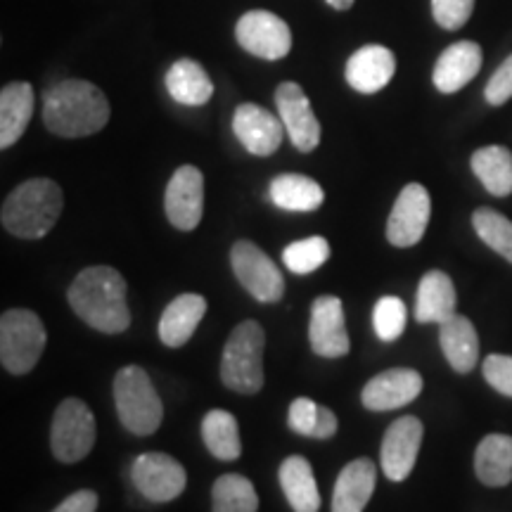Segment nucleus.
I'll return each mask as SVG.
<instances>
[{
  "label": "nucleus",
  "mask_w": 512,
  "mask_h": 512,
  "mask_svg": "<svg viewBox=\"0 0 512 512\" xmlns=\"http://www.w3.org/2000/svg\"><path fill=\"white\" fill-rule=\"evenodd\" d=\"M67 302L88 328L121 335L131 328V309L126 304V280L112 266L83 268L67 290Z\"/></svg>",
  "instance_id": "obj_1"
},
{
  "label": "nucleus",
  "mask_w": 512,
  "mask_h": 512,
  "mask_svg": "<svg viewBox=\"0 0 512 512\" xmlns=\"http://www.w3.org/2000/svg\"><path fill=\"white\" fill-rule=\"evenodd\" d=\"M472 174L494 197L512 195V152L503 145H486L470 159Z\"/></svg>",
  "instance_id": "obj_29"
},
{
  "label": "nucleus",
  "mask_w": 512,
  "mask_h": 512,
  "mask_svg": "<svg viewBox=\"0 0 512 512\" xmlns=\"http://www.w3.org/2000/svg\"><path fill=\"white\" fill-rule=\"evenodd\" d=\"M406 304L401 302L399 297H387L377 299L375 309H373V330L375 335L382 339V342H396L406 330Z\"/></svg>",
  "instance_id": "obj_34"
},
{
  "label": "nucleus",
  "mask_w": 512,
  "mask_h": 512,
  "mask_svg": "<svg viewBox=\"0 0 512 512\" xmlns=\"http://www.w3.org/2000/svg\"><path fill=\"white\" fill-rule=\"evenodd\" d=\"M131 482L145 501L171 503L188 486V472L169 453H140L131 465Z\"/></svg>",
  "instance_id": "obj_9"
},
{
  "label": "nucleus",
  "mask_w": 512,
  "mask_h": 512,
  "mask_svg": "<svg viewBox=\"0 0 512 512\" xmlns=\"http://www.w3.org/2000/svg\"><path fill=\"white\" fill-rule=\"evenodd\" d=\"M475 10V0H432V15L446 31H458L467 24Z\"/></svg>",
  "instance_id": "obj_35"
},
{
  "label": "nucleus",
  "mask_w": 512,
  "mask_h": 512,
  "mask_svg": "<svg viewBox=\"0 0 512 512\" xmlns=\"http://www.w3.org/2000/svg\"><path fill=\"white\" fill-rule=\"evenodd\" d=\"M422 437H425V427L415 415L394 420L387 427L380 448V465L389 482L399 484L411 477L413 467L418 463Z\"/></svg>",
  "instance_id": "obj_12"
},
{
  "label": "nucleus",
  "mask_w": 512,
  "mask_h": 512,
  "mask_svg": "<svg viewBox=\"0 0 512 512\" xmlns=\"http://www.w3.org/2000/svg\"><path fill=\"white\" fill-rule=\"evenodd\" d=\"M484 98L489 105L501 107L512 100V55L496 69L484 88Z\"/></svg>",
  "instance_id": "obj_38"
},
{
  "label": "nucleus",
  "mask_w": 512,
  "mask_h": 512,
  "mask_svg": "<svg viewBox=\"0 0 512 512\" xmlns=\"http://www.w3.org/2000/svg\"><path fill=\"white\" fill-rule=\"evenodd\" d=\"M204 313H207V299L202 294L185 292L166 306L162 318H159V339L164 347L181 349L195 335L197 325L202 323Z\"/></svg>",
  "instance_id": "obj_21"
},
{
  "label": "nucleus",
  "mask_w": 512,
  "mask_h": 512,
  "mask_svg": "<svg viewBox=\"0 0 512 512\" xmlns=\"http://www.w3.org/2000/svg\"><path fill=\"white\" fill-rule=\"evenodd\" d=\"M271 202L283 211L309 214L316 211L325 200V192L309 176L302 174H280L271 181Z\"/></svg>",
  "instance_id": "obj_28"
},
{
  "label": "nucleus",
  "mask_w": 512,
  "mask_h": 512,
  "mask_svg": "<svg viewBox=\"0 0 512 512\" xmlns=\"http://www.w3.org/2000/svg\"><path fill=\"white\" fill-rule=\"evenodd\" d=\"M396 57L384 46H363L349 57L347 62V83L354 91L373 95L382 91L394 79Z\"/></svg>",
  "instance_id": "obj_20"
},
{
  "label": "nucleus",
  "mask_w": 512,
  "mask_h": 512,
  "mask_svg": "<svg viewBox=\"0 0 512 512\" xmlns=\"http://www.w3.org/2000/svg\"><path fill=\"white\" fill-rule=\"evenodd\" d=\"M280 489L294 512H318L320 491L313 467L304 456H290L280 463L278 470Z\"/></svg>",
  "instance_id": "obj_25"
},
{
  "label": "nucleus",
  "mask_w": 512,
  "mask_h": 512,
  "mask_svg": "<svg viewBox=\"0 0 512 512\" xmlns=\"http://www.w3.org/2000/svg\"><path fill=\"white\" fill-rule=\"evenodd\" d=\"M482 373H484V380L489 382L498 394L512 399V356H505V354L486 356Z\"/></svg>",
  "instance_id": "obj_37"
},
{
  "label": "nucleus",
  "mask_w": 512,
  "mask_h": 512,
  "mask_svg": "<svg viewBox=\"0 0 512 512\" xmlns=\"http://www.w3.org/2000/svg\"><path fill=\"white\" fill-rule=\"evenodd\" d=\"M64 209L62 188L50 178H31L5 197L0 221L10 235L22 240H41L55 228Z\"/></svg>",
  "instance_id": "obj_3"
},
{
  "label": "nucleus",
  "mask_w": 512,
  "mask_h": 512,
  "mask_svg": "<svg viewBox=\"0 0 512 512\" xmlns=\"http://www.w3.org/2000/svg\"><path fill=\"white\" fill-rule=\"evenodd\" d=\"M98 439V425L91 408L81 399H64L55 408L50 427V451L64 465L79 463L93 451Z\"/></svg>",
  "instance_id": "obj_7"
},
{
  "label": "nucleus",
  "mask_w": 512,
  "mask_h": 512,
  "mask_svg": "<svg viewBox=\"0 0 512 512\" xmlns=\"http://www.w3.org/2000/svg\"><path fill=\"white\" fill-rule=\"evenodd\" d=\"M98 503H100V498L95 491L79 489V491H74L72 496L64 498V501L50 512H95L98 510Z\"/></svg>",
  "instance_id": "obj_39"
},
{
  "label": "nucleus",
  "mask_w": 512,
  "mask_h": 512,
  "mask_svg": "<svg viewBox=\"0 0 512 512\" xmlns=\"http://www.w3.org/2000/svg\"><path fill=\"white\" fill-rule=\"evenodd\" d=\"M472 228L486 247H491L498 256L512 264V221L508 216H503L496 209L482 207L472 214Z\"/></svg>",
  "instance_id": "obj_32"
},
{
  "label": "nucleus",
  "mask_w": 512,
  "mask_h": 512,
  "mask_svg": "<svg viewBox=\"0 0 512 512\" xmlns=\"http://www.w3.org/2000/svg\"><path fill=\"white\" fill-rule=\"evenodd\" d=\"M230 266L235 278L261 304H278L285 294V278L259 245L238 240L230 249Z\"/></svg>",
  "instance_id": "obj_8"
},
{
  "label": "nucleus",
  "mask_w": 512,
  "mask_h": 512,
  "mask_svg": "<svg viewBox=\"0 0 512 512\" xmlns=\"http://www.w3.org/2000/svg\"><path fill=\"white\" fill-rule=\"evenodd\" d=\"M318 411L320 406L313 399H306V396H299L290 403V413H287V425H290L292 432H297L299 437H311L316 432L318 425Z\"/></svg>",
  "instance_id": "obj_36"
},
{
  "label": "nucleus",
  "mask_w": 512,
  "mask_h": 512,
  "mask_svg": "<svg viewBox=\"0 0 512 512\" xmlns=\"http://www.w3.org/2000/svg\"><path fill=\"white\" fill-rule=\"evenodd\" d=\"M328 259H330V242L325 238H320V235L292 242V245H287L283 252V261H285L287 271H292L297 275L318 271V268L323 266Z\"/></svg>",
  "instance_id": "obj_33"
},
{
  "label": "nucleus",
  "mask_w": 512,
  "mask_h": 512,
  "mask_svg": "<svg viewBox=\"0 0 512 512\" xmlns=\"http://www.w3.org/2000/svg\"><path fill=\"white\" fill-rule=\"evenodd\" d=\"M432 219V200L425 185L408 183L396 197L392 214L387 219L389 245L408 249L415 247L425 235Z\"/></svg>",
  "instance_id": "obj_11"
},
{
  "label": "nucleus",
  "mask_w": 512,
  "mask_h": 512,
  "mask_svg": "<svg viewBox=\"0 0 512 512\" xmlns=\"http://www.w3.org/2000/svg\"><path fill=\"white\" fill-rule=\"evenodd\" d=\"M278 117L299 152H313L320 145V124L304 88L294 81H285L275 88Z\"/></svg>",
  "instance_id": "obj_14"
},
{
  "label": "nucleus",
  "mask_w": 512,
  "mask_h": 512,
  "mask_svg": "<svg viewBox=\"0 0 512 512\" xmlns=\"http://www.w3.org/2000/svg\"><path fill=\"white\" fill-rule=\"evenodd\" d=\"M48 335L43 320L29 309H8L0 316V363L10 375H27L41 361Z\"/></svg>",
  "instance_id": "obj_6"
},
{
  "label": "nucleus",
  "mask_w": 512,
  "mask_h": 512,
  "mask_svg": "<svg viewBox=\"0 0 512 512\" xmlns=\"http://www.w3.org/2000/svg\"><path fill=\"white\" fill-rule=\"evenodd\" d=\"M34 114V88L27 81H15L0 91V147L10 150L27 131Z\"/></svg>",
  "instance_id": "obj_24"
},
{
  "label": "nucleus",
  "mask_w": 512,
  "mask_h": 512,
  "mask_svg": "<svg viewBox=\"0 0 512 512\" xmlns=\"http://www.w3.org/2000/svg\"><path fill=\"white\" fill-rule=\"evenodd\" d=\"M475 475L489 489H503L512 482V437L486 434L475 451Z\"/></svg>",
  "instance_id": "obj_26"
},
{
  "label": "nucleus",
  "mask_w": 512,
  "mask_h": 512,
  "mask_svg": "<svg viewBox=\"0 0 512 512\" xmlns=\"http://www.w3.org/2000/svg\"><path fill=\"white\" fill-rule=\"evenodd\" d=\"M164 83L166 91H169V95L178 105L202 107L214 95V83H211L209 74L204 72L200 62L188 60V57H181V60L171 64Z\"/></svg>",
  "instance_id": "obj_27"
},
{
  "label": "nucleus",
  "mask_w": 512,
  "mask_h": 512,
  "mask_svg": "<svg viewBox=\"0 0 512 512\" xmlns=\"http://www.w3.org/2000/svg\"><path fill=\"white\" fill-rule=\"evenodd\" d=\"M377 467L370 458H356L342 467L335 491H332L330 512H363L375 494Z\"/></svg>",
  "instance_id": "obj_19"
},
{
  "label": "nucleus",
  "mask_w": 512,
  "mask_h": 512,
  "mask_svg": "<svg viewBox=\"0 0 512 512\" xmlns=\"http://www.w3.org/2000/svg\"><path fill=\"white\" fill-rule=\"evenodd\" d=\"M235 38L249 55L261 60H283L292 50V31L285 19L268 10H249L238 19Z\"/></svg>",
  "instance_id": "obj_10"
},
{
  "label": "nucleus",
  "mask_w": 512,
  "mask_h": 512,
  "mask_svg": "<svg viewBox=\"0 0 512 512\" xmlns=\"http://www.w3.org/2000/svg\"><path fill=\"white\" fill-rule=\"evenodd\" d=\"M482 69V48L475 41H458L448 46L434 64L432 81L439 93L451 95L463 91Z\"/></svg>",
  "instance_id": "obj_18"
},
{
  "label": "nucleus",
  "mask_w": 512,
  "mask_h": 512,
  "mask_svg": "<svg viewBox=\"0 0 512 512\" xmlns=\"http://www.w3.org/2000/svg\"><path fill=\"white\" fill-rule=\"evenodd\" d=\"M114 406L119 422L136 437H150L164 420V403L157 394L147 370L140 366H124L114 377Z\"/></svg>",
  "instance_id": "obj_5"
},
{
  "label": "nucleus",
  "mask_w": 512,
  "mask_h": 512,
  "mask_svg": "<svg viewBox=\"0 0 512 512\" xmlns=\"http://www.w3.org/2000/svg\"><path fill=\"white\" fill-rule=\"evenodd\" d=\"M233 133L249 155L271 157L280 150L287 131L280 117L254 102H242L233 114Z\"/></svg>",
  "instance_id": "obj_16"
},
{
  "label": "nucleus",
  "mask_w": 512,
  "mask_h": 512,
  "mask_svg": "<svg viewBox=\"0 0 512 512\" xmlns=\"http://www.w3.org/2000/svg\"><path fill=\"white\" fill-rule=\"evenodd\" d=\"M211 512H259V496L247 477L221 475L211 486Z\"/></svg>",
  "instance_id": "obj_31"
},
{
  "label": "nucleus",
  "mask_w": 512,
  "mask_h": 512,
  "mask_svg": "<svg viewBox=\"0 0 512 512\" xmlns=\"http://www.w3.org/2000/svg\"><path fill=\"white\" fill-rule=\"evenodd\" d=\"M439 344L448 366L456 373L467 375L479 363V335L470 318L451 316L439 325Z\"/></svg>",
  "instance_id": "obj_22"
},
{
  "label": "nucleus",
  "mask_w": 512,
  "mask_h": 512,
  "mask_svg": "<svg viewBox=\"0 0 512 512\" xmlns=\"http://www.w3.org/2000/svg\"><path fill=\"white\" fill-rule=\"evenodd\" d=\"M264 349L266 332L256 320L233 328L221 356V380L230 392L252 396L264 389Z\"/></svg>",
  "instance_id": "obj_4"
},
{
  "label": "nucleus",
  "mask_w": 512,
  "mask_h": 512,
  "mask_svg": "<svg viewBox=\"0 0 512 512\" xmlns=\"http://www.w3.org/2000/svg\"><path fill=\"white\" fill-rule=\"evenodd\" d=\"M422 375L413 368H389L375 375L361 392V403L368 411H396L415 401L422 392Z\"/></svg>",
  "instance_id": "obj_17"
},
{
  "label": "nucleus",
  "mask_w": 512,
  "mask_h": 512,
  "mask_svg": "<svg viewBox=\"0 0 512 512\" xmlns=\"http://www.w3.org/2000/svg\"><path fill=\"white\" fill-rule=\"evenodd\" d=\"M309 342L313 354L323 358H342L349 354L351 342L347 332V320H344L342 299L323 294L311 304V323H309Z\"/></svg>",
  "instance_id": "obj_15"
},
{
  "label": "nucleus",
  "mask_w": 512,
  "mask_h": 512,
  "mask_svg": "<svg viewBox=\"0 0 512 512\" xmlns=\"http://www.w3.org/2000/svg\"><path fill=\"white\" fill-rule=\"evenodd\" d=\"M202 441L207 451L223 463H233L242 456V441H240V425L233 413L209 411L202 420Z\"/></svg>",
  "instance_id": "obj_30"
},
{
  "label": "nucleus",
  "mask_w": 512,
  "mask_h": 512,
  "mask_svg": "<svg viewBox=\"0 0 512 512\" xmlns=\"http://www.w3.org/2000/svg\"><path fill=\"white\" fill-rule=\"evenodd\" d=\"M456 285L444 271H427L418 285L415 297V320L418 323H437L456 316Z\"/></svg>",
  "instance_id": "obj_23"
},
{
  "label": "nucleus",
  "mask_w": 512,
  "mask_h": 512,
  "mask_svg": "<svg viewBox=\"0 0 512 512\" xmlns=\"http://www.w3.org/2000/svg\"><path fill=\"white\" fill-rule=\"evenodd\" d=\"M337 427H339V422H337L335 411H332V408L320 406L318 425H316V432H313V439H320V441L332 439L337 434Z\"/></svg>",
  "instance_id": "obj_40"
},
{
  "label": "nucleus",
  "mask_w": 512,
  "mask_h": 512,
  "mask_svg": "<svg viewBox=\"0 0 512 512\" xmlns=\"http://www.w3.org/2000/svg\"><path fill=\"white\" fill-rule=\"evenodd\" d=\"M166 219L183 233L200 226L204 214V176L197 166H178L166 185L164 195Z\"/></svg>",
  "instance_id": "obj_13"
},
{
  "label": "nucleus",
  "mask_w": 512,
  "mask_h": 512,
  "mask_svg": "<svg viewBox=\"0 0 512 512\" xmlns=\"http://www.w3.org/2000/svg\"><path fill=\"white\" fill-rule=\"evenodd\" d=\"M110 114V100L91 81H60L43 95V124L60 138L95 136L107 126Z\"/></svg>",
  "instance_id": "obj_2"
},
{
  "label": "nucleus",
  "mask_w": 512,
  "mask_h": 512,
  "mask_svg": "<svg viewBox=\"0 0 512 512\" xmlns=\"http://www.w3.org/2000/svg\"><path fill=\"white\" fill-rule=\"evenodd\" d=\"M325 3L335 10H349V8H354L356 0H325Z\"/></svg>",
  "instance_id": "obj_41"
}]
</instances>
